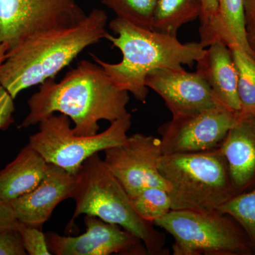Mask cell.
Wrapping results in <instances>:
<instances>
[{"instance_id": "6da1fadb", "label": "cell", "mask_w": 255, "mask_h": 255, "mask_svg": "<svg viewBox=\"0 0 255 255\" xmlns=\"http://www.w3.org/2000/svg\"><path fill=\"white\" fill-rule=\"evenodd\" d=\"M128 94L116 86L99 64L81 60L60 82L50 78L41 84L28 100L29 113L19 127L36 125L58 112L73 121L77 135H96L100 121L112 123L128 114Z\"/></svg>"}, {"instance_id": "7a4b0ae2", "label": "cell", "mask_w": 255, "mask_h": 255, "mask_svg": "<svg viewBox=\"0 0 255 255\" xmlns=\"http://www.w3.org/2000/svg\"><path fill=\"white\" fill-rule=\"evenodd\" d=\"M107 21L104 10L94 9L75 24L28 38L6 53L0 85L15 100L23 90L54 78L85 48L105 38Z\"/></svg>"}, {"instance_id": "3957f363", "label": "cell", "mask_w": 255, "mask_h": 255, "mask_svg": "<svg viewBox=\"0 0 255 255\" xmlns=\"http://www.w3.org/2000/svg\"><path fill=\"white\" fill-rule=\"evenodd\" d=\"M111 30L105 39L122 52L119 63H110L91 54L92 59L105 70L120 90L132 94L145 102L148 95L145 78L149 73L160 68L181 69L191 66L204 56L206 48L199 42L182 43L177 36L146 29L117 17L110 23Z\"/></svg>"}, {"instance_id": "277c9868", "label": "cell", "mask_w": 255, "mask_h": 255, "mask_svg": "<svg viewBox=\"0 0 255 255\" xmlns=\"http://www.w3.org/2000/svg\"><path fill=\"white\" fill-rule=\"evenodd\" d=\"M77 176L72 199L75 210L70 223L81 216L90 215L120 226L138 238L148 255H167L165 236L155 226L140 218L130 196L116 179L99 153L84 162Z\"/></svg>"}, {"instance_id": "5b68a950", "label": "cell", "mask_w": 255, "mask_h": 255, "mask_svg": "<svg viewBox=\"0 0 255 255\" xmlns=\"http://www.w3.org/2000/svg\"><path fill=\"white\" fill-rule=\"evenodd\" d=\"M159 170L168 187L172 210L219 211L236 196L221 146L162 155Z\"/></svg>"}, {"instance_id": "8992f818", "label": "cell", "mask_w": 255, "mask_h": 255, "mask_svg": "<svg viewBox=\"0 0 255 255\" xmlns=\"http://www.w3.org/2000/svg\"><path fill=\"white\" fill-rule=\"evenodd\" d=\"M153 224L174 238V255H248L255 253L241 226L219 211L171 210Z\"/></svg>"}, {"instance_id": "52a82bcc", "label": "cell", "mask_w": 255, "mask_h": 255, "mask_svg": "<svg viewBox=\"0 0 255 255\" xmlns=\"http://www.w3.org/2000/svg\"><path fill=\"white\" fill-rule=\"evenodd\" d=\"M131 114L111 123L105 131L90 136L78 135L64 114L50 116L39 124V130L30 135L28 143L48 163L77 174L89 157L101 151L120 145L131 127Z\"/></svg>"}, {"instance_id": "ba28073f", "label": "cell", "mask_w": 255, "mask_h": 255, "mask_svg": "<svg viewBox=\"0 0 255 255\" xmlns=\"http://www.w3.org/2000/svg\"><path fill=\"white\" fill-rule=\"evenodd\" d=\"M86 15L75 0H0V43L9 52L38 33L75 24Z\"/></svg>"}, {"instance_id": "9c48e42d", "label": "cell", "mask_w": 255, "mask_h": 255, "mask_svg": "<svg viewBox=\"0 0 255 255\" xmlns=\"http://www.w3.org/2000/svg\"><path fill=\"white\" fill-rule=\"evenodd\" d=\"M104 162L129 196L146 187L168 190L159 170L163 155L160 138L135 133L120 145L104 151Z\"/></svg>"}, {"instance_id": "30bf717a", "label": "cell", "mask_w": 255, "mask_h": 255, "mask_svg": "<svg viewBox=\"0 0 255 255\" xmlns=\"http://www.w3.org/2000/svg\"><path fill=\"white\" fill-rule=\"evenodd\" d=\"M238 113L218 107L172 117L159 127L163 155L211 150L221 145Z\"/></svg>"}, {"instance_id": "8fae6325", "label": "cell", "mask_w": 255, "mask_h": 255, "mask_svg": "<svg viewBox=\"0 0 255 255\" xmlns=\"http://www.w3.org/2000/svg\"><path fill=\"white\" fill-rule=\"evenodd\" d=\"M84 222L86 232L80 236H61L54 232L46 234L52 255H148L144 243L119 225L90 215H85Z\"/></svg>"}, {"instance_id": "7c38bea8", "label": "cell", "mask_w": 255, "mask_h": 255, "mask_svg": "<svg viewBox=\"0 0 255 255\" xmlns=\"http://www.w3.org/2000/svg\"><path fill=\"white\" fill-rule=\"evenodd\" d=\"M145 82L146 86L160 96L172 117L221 107L207 82L196 71L189 73L184 68L157 69L147 75Z\"/></svg>"}, {"instance_id": "4fadbf2b", "label": "cell", "mask_w": 255, "mask_h": 255, "mask_svg": "<svg viewBox=\"0 0 255 255\" xmlns=\"http://www.w3.org/2000/svg\"><path fill=\"white\" fill-rule=\"evenodd\" d=\"M76 182V174L49 163L46 175L33 190L10 202L16 219L42 229L57 206L72 198Z\"/></svg>"}, {"instance_id": "5bb4252c", "label": "cell", "mask_w": 255, "mask_h": 255, "mask_svg": "<svg viewBox=\"0 0 255 255\" xmlns=\"http://www.w3.org/2000/svg\"><path fill=\"white\" fill-rule=\"evenodd\" d=\"M221 147L235 194L255 189V115L238 113Z\"/></svg>"}, {"instance_id": "9a60e30c", "label": "cell", "mask_w": 255, "mask_h": 255, "mask_svg": "<svg viewBox=\"0 0 255 255\" xmlns=\"http://www.w3.org/2000/svg\"><path fill=\"white\" fill-rule=\"evenodd\" d=\"M196 63V72L207 82L218 105L240 113L238 71L229 47L222 42L212 43Z\"/></svg>"}, {"instance_id": "2e32d148", "label": "cell", "mask_w": 255, "mask_h": 255, "mask_svg": "<svg viewBox=\"0 0 255 255\" xmlns=\"http://www.w3.org/2000/svg\"><path fill=\"white\" fill-rule=\"evenodd\" d=\"M49 163L29 144L0 171V199L11 202L35 189L43 180Z\"/></svg>"}, {"instance_id": "e0dca14e", "label": "cell", "mask_w": 255, "mask_h": 255, "mask_svg": "<svg viewBox=\"0 0 255 255\" xmlns=\"http://www.w3.org/2000/svg\"><path fill=\"white\" fill-rule=\"evenodd\" d=\"M246 0H217L216 16L209 31L199 43L204 48L216 42L238 45L255 58L248 38Z\"/></svg>"}, {"instance_id": "ac0fdd59", "label": "cell", "mask_w": 255, "mask_h": 255, "mask_svg": "<svg viewBox=\"0 0 255 255\" xmlns=\"http://www.w3.org/2000/svg\"><path fill=\"white\" fill-rule=\"evenodd\" d=\"M201 11V0H157L152 30L177 36L183 25L200 17Z\"/></svg>"}, {"instance_id": "d6986e66", "label": "cell", "mask_w": 255, "mask_h": 255, "mask_svg": "<svg viewBox=\"0 0 255 255\" xmlns=\"http://www.w3.org/2000/svg\"><path fill=\"white\" fill-rule=\"evenodd\" d=\"M228 47L237 68L240 113L255 115V58L238 45Z\"/></svg>"}, {"instance_id": "ffe728a7", "label": "cell", "mask_w": 255, "mask_h": 255, "mask_svg": "<svg viewBox=\"0 0 255 255\" xmlns=\"http://www.w3.org/2000/svg\"><path fill=\"white\" fill-rule=\"evenodd\" d=\"M130 199L138 216L152 224L172 210L168 192L162 188H144Z\"/></svg>"}, {"instance_id": "44dd1931", "label": "cell", "mask_w": 255, "mask_h": 255, "mask_svg": "<svg viewBox=\"0 0 255 255\" xmlns=\"http://www.w3.org/2000/svg\"><path fill=\"white\" fill-rule=\"evenodd\" d=\"M219 211L241 226L255 252V189L233 196Z\"/></svg>"}, {"instance_id": "7402d4cb", "label": "cell", "mask_w": 255, "mask_h": 255, "mask_svg": "<svg viewBox=\"0 0 255 255\" xmlns=\"http://www.w3.org/2000/svg\"><path fill=\"white\" fill-rule=\"evenodd\" d=\"M117 17L146 29L152 30L157 0H102Z\"/></svg>"}, {"instance_id": "603a6c76", "label": "cell", "mask_w": 255, "mask_h": 255, "mask_svg": "<svg viewBox=\"0 0 255 255\" xmlns=\"http://www.w3.org/2000/svg\"><path fill=\"white\" fill-rule=\"evenodd\" d=\"M16 231L21 236L27 255H52L47 243L46 234L43 233L41 228L19 222Z\"/></svg>"}, {"instance_id": "cb8c5ba5", "label": "cell", "mask_w": 255, "mask_h": 255, "mask_svg": "<svg viewBox=\"0 0 255 255\" xmlns=\"http://www.w3.org/2000/svg\"><path fill=\"white\" fill-rule=\"evenodd\" d=\"M27 255L17 231L0 233V255Z\"/></svg>"}, {"instance_id": "d4e9b609", "label": "cell", "mask_w": 255, "mask_h": 255, "mask_svg": "<svg viewBox=\"0 0 255 255\" xmlns=\"http://www.w3.org/2000/svg\"><path fill=\"white\" fill-rule=\"evenodd\" d=\"M14 100L9 92L0 85V130H6L14 123Z\"/></svg>"}, {"instance_id": "484cf974", "label": "cell", "mask_w": 255, "mask_h": 255, "mask_svg": "<svg viewBox=\"0 0 255 255\" xmlns=\"http://www.w3.org/2000/svg\"><path fill=\"white\" fill-rule=\"evenodd\" d=\"M18 223L11 203L0 199V233L16 231Z\"/></svg>"}, {"instance_id": "4316f807", "label": "cell", "mask_w": 255, "mask_h": 255, "mask_svg": "<svg viewBox=\"0 0 255 255\" xmlns=\"http://www.w3.org/2000/svg\"><path fill=\"white\" fill-rule=\"evenodd\" d=\"M201 1H202V11L199 17L201 22L200 27H199L200 40L203 39L209 31L217 9V0H201Z\"/></svg>"}, {"instance_id": "83f0119b", "label": "cell", "mask_w": 255, "mask_h": 255, "mask_svg": "<svg viewBox=\"0 0 255 255\" xmlns=\"http://www.w3.org/2000/svg\"><path fill=\"white\" fill-rule=\"evenodd\" d=\"M246 16L248 33H255V0H246Z\"/></svg>"}, {"instance_id": "f1b7e54d", "label": "cell", "mask_w": 255, "mask_h": 255, "mask_svg": "<svg viewBox=\"0 0 255 255\" xmlns=\"http://www.w3.org/2000/svg\"><path fill=\"white\" fill-rule=\"evenodd\" d=\"M8 48L6 45L4 43H0V68L2 65L3 62L6 57V53H7Z\"/></svg>"}, {"instance_id": "f546056e", "label": "cell", "mask_w": 255, "mask_h": 255, "mask_svg": "<svg viewBox=\"0 0 255 255\" xmlns=\"http://www.w3.org/2000/svg\"><path fill=\"white\" fill-rule=\"evenodd\" d=\"M248 38H249V43L255 55V33H248Z\"/></svg>"}]
</instances>
